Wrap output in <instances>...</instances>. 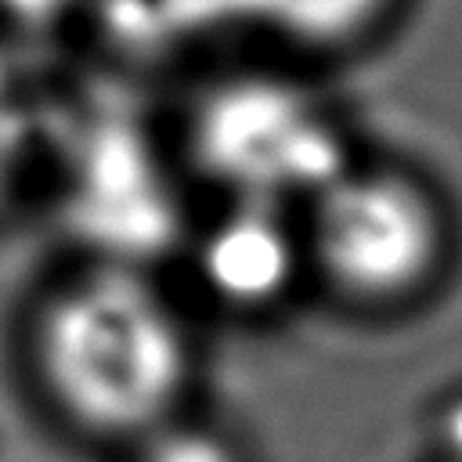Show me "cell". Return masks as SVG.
Returning a JSON list of instances; mask_svg holds the SVG:
<instances>
[{
	"label": "cell",
	"instance_id": "cell-2",
	"mask_svg": "<svg viewBox=\"0 0 462 462\" xmlns=\"http://www.w3.org/2000/svg\"><path fill=\"white\" fill-rule=\"evenodd\" d=\"M188 152L231 202H314L350 170L328 108L292 79L231 76L199 94L188 116Z\"/></svg>",
	"mask_w": 462,
	"mask_h": 462
},
{
	"label": "cell",
	"instance_id": "cell-5",
	"mask_svg": "<svg viewBox=\"0 0 462 462\" xmlns=\"http://www.w3.org/2000/svg\"><path fill=\"white\" fill-rule=\"evenodd\" d=\"M227 11L256 22L260 29L307 43L332 47L361 36L383 18L390 0H224Z\"/></svg>",
	"mask_w": 462,
	"mask_h": 462
},
{
	"label": "cell",
	"instance_id": "cell-3",
	"mask_svg": "<svg viewBox=\"0 0 462 462\" xmlns=\"http://www.w3.org/2000/svg\"><path fill=\"white\" fill-rule=\"evenodd\" d=\"M307 263L357 303L419 292L444 256L433 195L393 170H346L307 206Z\"/></svg>",
	"mask_w": 462,
	"mask_h": 462
},
{
	"label": "cell",
	"instance_id": "cell-7",
	"mask_svg": "<svg viewBox=\"0 0 462 462\" xmlns=\"http://www.w3.org/2000/svg\"><path fill=\"white\" fill-rule=\"evenodd\" d=\"M437 437H440V444H444L448 462H462V397H458V401H448Z\"/></svg>",
	"mask_w": 462,
	"mask_h": 462
},
{
	"label": "cell",
	"instance_id": "cell-4",
	"mask_svg": "<svg viewBox=\"0 0 462 462\" xmlns=\"http://www.w3.org/2000/svg\"><path fill=\"white\" fill-rule=\"evenodd\" d=\"M307 260L303 231H292L282 206L231 202L199 238L195 267L202 285L235 310L278 303Z\"/></svg>",
	"mask_w": 462,
	"mask_h": 462
},
{
	"label": "cell",
	"instance_id": "cell-6",
	"mask_svg": "<svg viewBox=\"0 0 462 462\" xmlns=\"http://www.w3.org/2000/svg\"><path fill=\"white\" fill-rule=\"evenodd\" d=\"M137 462H242V455L213 430L170 422L141 440Z\"/></svg>",
	"mask_w": 462,
	"mask_h": 462
},
{
	"label": "cell",
	"instance_id": "cell-1",
	"mask_svg": "<svg viewBox=\"0 0 462 462\" xmlns=\"http://www.w3.org/2000/svg\"><path fill=\"white\" fill-rule=\"evenodd\" d=\"M32 375L61 422L94 440H144L173 422L191 339L173 303L130 263L54 289L32 321Z\"/></svg>",
	"mask_w": 462,
	"mask_h": 462
}]
</instances>
